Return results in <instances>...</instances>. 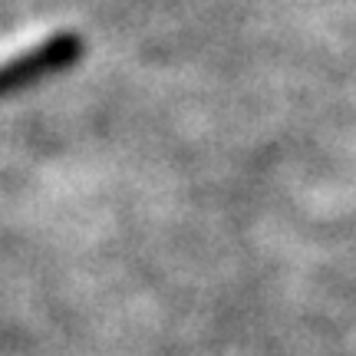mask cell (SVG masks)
<instances>
[{
	"label": "cell",
	"instance_id": "6da1fadb",
	"mask_svg": "<svg viewBox=\"0 0 356 356\" xmlns=\"http://www.w3.org/2000/svg\"><path fill=\"white\" fill-rule=\"evenodd\" d=\"M83 50H86V43L76 30H60V33H50L47 40L33 43L30 50L3 60L0 63V99H7L13 92H24V89L76 66Z\"/></svg>",
	"mask_w": 356,
	"mask_h": 356
}]
</instances>
